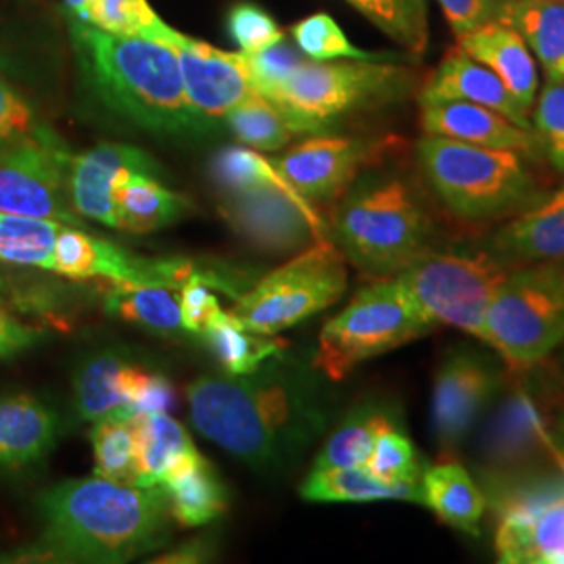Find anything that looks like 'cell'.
Instances as JSON below:
<instances>
[{
    "label": "cell",
    "instance_id": "19",
    "mask_svg": "<svg viewBox=\"0 0 564 564\" xmlns=\"http://www.w3.org/2000/svg\"><path fill=\"white\" fill-rule=\"evenodd\" d=\"M421 128L426 137L517 151L529 160L542 153L535 130L523 128L502 113L475 102H421Z\"/></svg>",
    "mask_w": 564,
    "mask_h": 564
},
{
    "label": "cell",
    "instance_id": "47",
    "mask_svg": "<svg viewBox=\"0 0 564 564\" xmlns=\"http://www.w3.org/2000/svg\"><path fill=\"white\" fill-rule=\"evenodd\" d=\"M44 130L28 101L0 80V147L34 139Z\"/></svg>",
    "mask_w": 564,
    "mask_h": 564
},
{
    "label": "cell",
    "instance_id": "4",
    "mask_svg": "<svg viewBox=\"0 0 564 564\" xmlns=\"http://www.w3.org/2000/svg\"><path fill=\"white\" fill-rule=\"evenodd\" d=\"M431 216L402 178L356 184L333 220V242L370 279L398 276L431 249Z\"/></svg>",
    "mask_w": 564,
    "mask_h": 564
},
{
    "label": "cell",
    "instance_id": "10",
    "mask_svg": "<svg viewBox=\"0 0 564 564\" xmlns=\"http://www.w3.org/2000/svg\"><path fill=\"white\" fill-rule=\"evenodd\" d=\"M51 272L74 282L101 279L113 284H163L176 289L184 282L202 279L216 291L228 293L232 300L241 297L249 289V279L241 274V270L184 258H144L86 232L84 226L69 224L61 228Z\"/></svg>",
    "mask_w": 564,
    "mask_h": 564
},
{
    "label": "cell",
    "instance_id": "53",
    "mask_svg": "<svg viewBox=\"0 0 564 564\" xmlns=\"http://www.w3.org/2000/svg\"><path fill=\"white\" fill-rule=\"evenodd\" d=\"M63 2L67 7V15H72V18H80L88 4V0H63Z\"/></svg>",
    "mask_w": 564,
    "mask_h": 564
},
{
    "label": "cell",
    "instance_id": "20",
    "mask_svg": "<svg viewBox=\"0 0 564 564\" xmlns=\"http://www.w3.org/2000/svg\"><path fill=\"white\" fill-rule=\"evenodd\" d=\"M489 251L508 268L524 263H564V184L512 216L494 235Z\"/></svg>",
    "mask_w": 564,
    "mask_h": 564
},
{
    "label": "cell",
    "instance_id": "33",
    "mask_svg": "<svg viewBox=\"0 0 564 564\" xmlns=\"http://www.w3.org/2000/svg\"><path fill=\"white\" fill-rule=\"evenodd\" d=\"M197 339L226 375H251L272 358H281L286 347L284 341L245 328L230 312H223Z\"/></svg>",
    "mask_w": 564,
    "mask_h": 564
},
{
    "label": "cell",
    "instance_id": "7",
    "mask_svg": "<svg viewBox=\"0 0 564 564\" xmlns=\"http://www.w3.org/2000/svg\"><path fill=\"white\" fill-rule=\"evenodd\" d=\"M431 330L398 276L375 279L324 324L312 366L326 379L343 381L360 364L416 341Z\"/></svg>",
    "mask_w": 564,
    "mask_h": 564
},
{
    "label": "cell",
    "instance_id": "21",
    "mask_svg": "<svg viewBox=\"0 0 564 564\" xmlns=\"http://www.w3.org/2000/svg\"><path fill=\"white\" fill-rule=\"evenodd\" d=\"M57 412L28 393H0V473L39 464L59 440Z\"/></svg>",
    "mask_w": 564,
    "mask_h": 564
},
{
    "label": "cell",
    "instance_id": "18",
    "mask_svg": "<svg viewBox=\"0 0 564 564\" xmlns=\"http://www.w3.org/2000/svg\"><path fill=\"white\" fill-rule=\"evenodd\" d=\"M370 155L360 139L312 137L274 160L276 170L307 202H333L354 184Z\"/></svg>",
    "mask_w": 564,
    "mask_h": 564
},
{
    "label": "cell",
    "instance_id": "44",
    "mask_svg": "<svg viewBox=\"0 0 564 564\" xmlns=\"http://www.w3.org/2000/svg\"><path fill=\"white\" fill-rule=\"evenodd\" d=\"M276 174V165L245 147L223 149L212 162V178L223 195L239 193Z\"/></svg>",
    "mask_w": 564,
    "mask_h": 564
},
{
    "label": "cell",
    "instance_id": "1",
    "mask_svg": "<svg viewBox=\"0 0 564 564\" xmlns=\"http://www.w3.org/2000/svg\"><path fill=\"white\" fill-rule=\"evenodd\" d=\"M274 360L251 375H203L186 389L197 433L258 473L289 463L323 423L312 387Z\"/></svg>",
    "mask_w": 564,
    "mask_h": 564
},
{
    "label": "cell",
    "instance_id": "39",
    "mask_svg": "<svg viewBox=\"0 0 564 564\" xmlns=\"http://www.w3.org/2000/svg\"><path fill=\"white\" fill-rule=\"evenodd\" d=\"M387 419L389 414L377 408L356 410L345 423L333 431L314 466H366L375 437Z\"/></svg>",
    "mask_w": 564,
    "mask_h": 564
},
{
    "label": "cell",
    "instance_id": "28",
    "mask_svg": "<svg viewBox=\"0 0 564 564\" xmlns=\"http://www.w3.org/2000/svg\"><path fill=\"white\" fill-rule=\"evenodd\" d=\"M300 496L314 505H368L384 500L421 505V484L383 481L364 466H314L300 487Z\"/></svg>",
    "mask_w": 564,
    "mask_h": 564
},
{
    "label": "cell",
    "instance_id": "15",
    "mask_svg": "<svg viewBox=\"0 0 564 564\" xmlns=\"http://www.w3.org/2000/svg\"><path fill=\"white\" fill-rule=\"evenodd\" d=\"M505 377L498 364L473 347L445 354L433 379L431 421L444 452L458 449L468 440L485 410L498 398Z\"/></svg>",
    "mask_w": 564,
    "mask_h": 564
},
{
    "label": "cell",
    "instance_id": "49",
    "mask_svg": "<svg viewBox=\"0 0 564 564\" xmlns=\"http://www.w3.org/2000/svg\"><path fill=\"white\" fill-rule=\"evenodd\" d=\"M48 337L44 324L28 323L0 305V362L20 358Z\"/></svg>",
    "mask_w": 564,
    "mask_h": 564
},
{
    "label": "cell",
    "instance_id": "32",
    "mask_svg": "<svg viewBox=\"0 0 564 564\" xmlns=\"http://www.w3.org/2000/svg\"><path fill=\"white\" fill-rule=\"evenodd\" d=\"M197 449L188 431L167 412L137 414V481L139 487L162 484L163 477Z\"/></svg>",
    "mask_w": 564,
    "mask_h": 564
},
{
    "label": "cell",
    "instance_id": "3",
    "mask_svg": "<svg viewBox=\"0 0 564 564\" xmlns=\"http://www.w3.org/2000/svg\"><path fill=\"white\" fill-rule=\"evenodd\" d=\"M67 18L82 69L107 107L158 134L207 130L188 105L174 48L139 36L109 34Z\"/></svg>",
    "mask_w": 564,
    "mask_h": 564
},
{
    "label": "cell",
    "instance_id": "13",
    "mask_svg": "<svg viewBox=\"0 0 564 564\" xmlns=\"http://www.w3.org/2000/svg\"><path fill=\"white\" fill-rule=\"evenodd\" d=\"M220 209L239 237L270 256H295L326 241V224L314 203L284 181L279 170L265 182L223 195Z\"/></svg>",
    "mask_w": 564,
    "mask_h": 564
},
{
    "label": "cell",
    "instance_id": "50",
    "mask_svg": "<svg viewBox=\"0 0 564 564\" xmlns=\"http://www.w3.org/2000/svg\"><path fill=\"white\" fill-rule=\"evenodd\" d=\"M502 2L505 0H437L456 39L487 21L498 20Z\"/></svg>",
    "mask_w": 564,
    "mask_h": 564
},
{
    "label": "cell",
    "instance_id": "45",
    "mask_svg": "<svg viewBox=\"0 0 564 564\" xmlns=\"http://www.w3.org/2000/svg\"><path fill=\"white\" fill-rule=\"evenodd\" d=\"M121 391L126 398L123 410L128 412H170L176 405V389L172 381L162 372H153L134 360L121 372Z\"/></svg>",
    "mask_w": 564,
    "mask_h": 564
},
{
    "label": "cell",
    "instance_id": "12",
    "mask_svg": "<svg viewBox=\"0 0 564 564\" xmlns=\"http://www.w3.org/2000/svg\"><path fill=\"white\" fill-rule=\"evenodd\" d=\"M552 384L529 381L510 391L496 405L489 423L485 424L479 442V460L489 491L531 475L533 464L542 456L556 454L554 416L550 414ZM558 456V454H556Z\"/></svg>",
    "mask_w": 564,
    "mask_h": 564
},
{
    "label": "cell",
    "instance_id": "26",
    "mask_svg": "<svg viewBox=\"0 0 564 564\" xmlns=\"http://www.w3.org/2000/svg\"><path fill=\"white\" fill-rule=\"evenodd\" d=\"M172 519L181 527H202L228 510V489L220 473L197 449L186 454L162 479Z\"/></svg>",
    "mask_w": 564,
    "mask_h": 564
},
{
    "label": "cell",
    "instance_id": "16",
    "mask_svg": "<svg viewBox=\"0 0 564 564\" xmlns=\"http://www.w3.org/2000/svg\"><path fill=\"white\" fill-rule=\"evenodd\" d=\"M162 44L174 48L188 105L207 126L245 101L253 88L228 51L203 44L167 28Z\"/></svg>",
    "mask_w": 564,
    "mask_h": 564
},
{
    "label": "cell",
    "instance_id": "42",
    "mask_svg": "<svg viewBox=\"0 0 564 564\" xmlns=\"http://www.w3.org/2000/svg\"><path fill=\"white\" fill-rule=\"evenodd\" d=\"M230 57L241 67L251 88L265 99H270L303 63L297 51L282 41L258 53H230Z\"/></svg>",
    "mask_w": 564,
    "mask_h": 564
},
{
    "label": "cell",
    "instance_id": "25",
    "mask_svg": "<svg viewBox=\"0 0 564 564\" xmlns=\"http://www.w3.org/2000/svg\"><path fill=\"white\" fill-rule=\"evenodd\" d=\"M116 218L118 230L132 235L158 232L172 224L181 223L191 214L193 203L184 195L167 188L155 174L139 170H123L116 186Z\"/></svg>",
    "mask_w": 564,
    "mask_h": 564
},
{
    "label": "cell",
    "instance_id": "35",
    "mask_svg": "<svg viewBox=\"0 0 564 564\" xmlns=\"http://www.w3.org/2000/svg\"><path fill=\"white\" fill-rule=\"evenodd\" d=\"M224 120L239 141L256 151H281L282 147L303 134L302 128L282 107L256 90L232 107Z\"/></svg>",
    "mask_w": 564,
    "mask_h": 564
},
{
    "label": "cell",
    "instance_id": "52",
    "mask_svg": "<svg viewBox=\"0 0 564 564\" xmlns=\"http://www.w3.org/2000/svg\"><path fill=\"white\" fill-rule=\"evenodd\" d=\"M552 435H554V445H556V454L564 463V403L558 408L556 416H554V426H552Z\"/></svg>",
    "mask_w": 564,
    "mask_h": 564
},
{
    "label": "cell",
    "instance_id": "9",
    "mask_svg": "<svg viewBox=\"0 0 564 564\" xmlns=\"http://www.w3.org/2000/svg\"><path fill=\"white\" fill-rule=\"evenodd\" d=\"M508 270L491 251L429 249L398 281L433 330L452 326L484 341L487 307Z\"/></svg>",
    "mask_w": 564,
    "mask_h": 564
},
{
    "label": "cell",
    "instance_id": "34",
    "mask_svg": "<svg viewBox=\"0 0 564 564\" xmlns=\"http://www.w3.org/2000/svg\"><path fill=\"white\" fill-rule=\"evenodd\" d=\"M90 444L97 477L116 484L137 481V412L116 410L93 423Z\"/></svg>",
    "mask_w": 564,
    "mask_h": 564
},
{
    "label": "cell",
    "instance_id": "27",
    "mask_svg": "<svg viewBox=\"0 0 564 564\" xmlns=\"http://www.w3.org/2000/svg\"><path fill=\"white\" fill-rule=\"evenodd\" d=\"M421 505L442 523L468 535L481 533L487 498L466 466L454 460L424 468L421 477Z\"/></svg>",
    "mask_w": 564,
    "mask_h": 564
},
{
    "label": "cell",
    "instance_id": "6",
    "mask_svg": "<svg viewBox=\"0 0 564 564\" xmlns=\"http://www.w3.org/2000/svg\"><path fill=\"white\" fill-rule=\"evenodd\" d=\"M487 343L512 372L545 362L564 345V263L514 265L485 314Z\"/></svg>",
    "mask_w": 564,
    "mask_h": 564
},
{
    "label": "cell",
    "instance_id": "24",
    "mask_svg": "<svg viewBox=\"0 0 564 564\" xmlns=\"http://www.w3.org/2000/svg\"><path fill=\"white\" fill-rule=\"evenodd\" d=\"M55 272L0 260V305L32 323L69 328L80 307V291Z\"/></svg>",
    "mask_w": 564,
    "mask_h": 564
},
{
    "label": "cell",
    "instance_id": "51",
    "mask_svg": "<svg viewBox=\"0 0 564 564\" xmlns=\"http://www.w3.org/2000/svg\"><path fill=\"white\" fill-rule=\"evenodd\" d=\"M214 554L212 540L209 538H197V540H188L184 544L174 547L172 552H165L160 558H155L153 563L162 564H191L205 563L209 561Z\"/></svg>",
    "mask_w": 564,
    "mask_h": 564
},
{
    "label": "cell",
    "instance_id": "23",
    "mask_svg": "<svg viewBox=\"0 0 564 564\" xmlns=\"http://www.w3.org/2000/svg\"><path fill=\"white\" fill-rule=\"evenodd\" d=\"M458 48L484 63L531 113L540 93V65L523 36L502 20H491L458 36Z\"/></svg>",
    "mask_w": 564,
    "mask_h": 564
},
{
    "label": "cell",
    "instance_id": "46",
    "mask_svg": "<svg viewBox=\"0 0 564 564\" xmlns=\"http://www.w3.org/2000/svg\"><path fill=\"white\" fill-rule=\"evenodd\" d=\"M228 32L245 53H258L284 39L281 28L263 9L241 2L228 13Z\"/></svg>",
    "mask_w": 564,
    "mask_h": 564
},
{
    "label": "cell",
    "instance_id": "38",
    "mask_svg": "<svg viewBox=\"0 0 564 564\" xmlns=\"http://www.w3.org/2000/svg\"><path fill=\"white\" fill-rule=\"evenodd\" d=\"M78 20L118 36H139L162 42L167 23H163L147 0H88Z\"/></svg>",
    "mask_w": 564,
    "mask_h": 564
},
{
    "label": "cell",
    "instance_id": "40",
    "mask_svg": "<svg viewBox=\"0 0 564 564\" xmlns=\"http://www.w3.org/2000/svg\"><path fill=\"white\" fill-rule=\"evenodd\" d=\"M364 468L383 481L421 484L426 466L416 445L403 433L402 426L389 416L375 437L370 458Z\"/></svg>",
    "mask_w": 564,
    "mask_h": 564
},
{
    "label": "cell",
    "instance_id": "22",
    "mask_svg": "<svg viewBox=\"0 0 564 564\" xmlns=\"http://www.w3.org/2000/svg\"><path fill=\"white\" fill-rule=\"evenodd\" d=\"M419 101L475 102L533 130L531 113L510 95L505 82L489 67H485L484 63L466 55L463 48H454L445 55L433 76L424 84Z\"/></svg>",
    "mask_w": 564,
    "mask_h": 564
},
{
    "label": "cell",
    "instance_id": "41",
    "mask_svg": "<svg viewBox=\"0 0 564 564\" xmlns=\"http://www.w3.org/2000/svg\"><path fill=\"white\" fill-rule=\"evenodd\" d=\"M291 34L297 48L312 61H391L395 57L393 53H375L356 46L328 13H314L295 23Z\"/></svg>",
    "mask_w": 564,
    "mask_h": 564
},
{
    "label": "cell",
    "instance_id": "31",
    "mask_svg": "<svg viewBox=\"0 0 564 564\" xmlns=\"http://www.w3.org/2000/svg\"><path fill=\"white\" fill-rule=\"evenodd\" d=\"M132 356L121 347H105L82 358L74 370V408L82 421L95 423L126 405L121 372Z\"/></svg>",
    "mask_w": 564,
    "mask_h": 564
},
{
    "label": "cell",
    "instance_id": "17",
    "mask_svg": "<svg viewBox=\"0 0 564 564\" xmlns=\"http://www.w3.org/2000/svg\"><path fill=\"white\" fill-rule=\"evenodd\" d=\"M123 170H139L160 176V165L139 147L102 142L67 162V193L82 220H95L118 228L113 186Z\"/></svg>",
    "mask_w": 564,
    "mask_h": 564
},
{
    "label": "cell",
    "instance_id": "48",
    "mask_svg": "<svg viewBox=\"0 0 564 564\" xmlns=\"http://www.w3.org/2000/svg\"><path fill=\"white\" fill-rule=\"evenodd\" d=\"M178 293H181L182 324L193 335V339H197L203 330L224 312L220 300L216 297V289L202 279H193L184 282Z\"/></svg>",
    "mask_w": 564,
    "mask_h": 564
},
{
    "label": "cell",
    "instance_id": "14",
    "mask_svg": "<svg viewBox=\"0 0 564 564\" xmlns=\"http://www.w3.org/2000/svg\"><path fill=\"white\" fill-rule=\"evenodd\" d=\"M69 155L51 130L0 147V214L84 226L67 193Z\"/></svg>",
    "mask_w": 564,
    "mask_h": 564
},
{
    "label": "cell",
    "instance_id": "43",
    "mask_svg": "<svg viewBox=\"0 0 564 564\" xmlns=\"http://www.w3.org/2000/svg\"><path fill=\"white\" fill-rule=\"evenodd\" d=\"M531 121L542 153L564 174V80H547L540 88Z\"/></svg>",
    "mask_w": 564,
    "mask_h": 564
},
{
    "label": "cell",
    "instance_id": "11",
    "mask_svg": "<svg viewBox=\"0 0 564 564\" xmlns=\"http://www.w3.org/2000/svg\"><path fill=\"white\" fill-rule=\"evenodd\" d=\"M402 67L387 61H303L270 97L303 134H316L343 113L393 97L403 86Z\"/></svg>",
    "mask_w": 564,
    "mask_h": 564
},
{
    "label": "cell",
    "instance_id": "30",
    "mask_svg": "<svg viewBox=\"0 0 564 564\" xmlns=\"http://www.w3.org/2000/svg\"><path fill=\"white\" fill-rule=\"evenodd\" d=\"M498 20L523 36L547 80H564V0H505Z\"/></svg>",
    "mask_w": 564,
    "mask_h": 564
},
{
    "label": "cell",
    "instance_id": "8",
    "mask_svg": "<svg viewBox=\"0 0 564 564\" xmlns=\"http://www.w3.org/2000/svg\"><path fill=\"white\" fill-rule=\"evenodd\" d=\"M345 262L335 242H314L249 286L235 300L230 314L245 328L276 337L341 300L347 289Z\"/></svg>",
    "mask_w": 564,
    "mask_h": 564
},
{
    "label": "cell",
    "instance_id": "29",
    "mask_svg": "<svg viewBox=\"0 0 564 564\" xmlns=\"http://www.w3.org/2000/svg\"><path fill=\"white\" fill-rule=\"evenodd\" d=\"M102 307L113 318L172 341L193 337L182 324L181 293L176 286L113 284L102 295Z\"/></svg>",
    "mask_w": 564,
    "mask_h": 564
},
{
    "label": "cell",
    "instance_id": "5",
    "mask_svg": "<svg viewBox=\"0 0 564 564\" xmlns=\"http://www.w3.org/2000/svg\"><path fill=\"white\" fill-rule=\"evenodd\" d=\"M416 158L437 199L464 223L506 220L542 199L523 153L424 134Z\"/></svg>",
    "mask_w": 564,
    "mask_h": 564
},
{
    "label": "cell",
    "instance_id": "37",
    "mask_svg": "<svg viewBox=\"0 0 564 564\" xmlns=\"http://www.w3.org/2000/svg\"><path fill=\"white\" fill-rule=\"evenodd\" d=\"M410 55H424L429 46L426 0H347Z\"/></svg>",
    "mask_w": 564,
    "mask_h": 564
},
{
    "label": "cell",
    "instance_id": "2",
    "mask_svg": "<svg viewBox=\"0 0 564 564\" xmlns=\"http://www.w3.org/2000/svg\"><path fill=\"white\" fill-rule=\"evenodd\" d=\"M48 563H128L170 542L172 512L162 485L67 479L39 498Z\"/></svg>",
    "mask_w": 564,
    "mask_h": 564
},
{
    "label": "cell",
    "instance_id": "36",
    "mask_svg": "<svg viewBox=\"0 0 564 564\" xmlns=\"http://www.w3.org/2000/svg\"><path fill=\"white\" fill-rule=\"evenodd\" d=\"M63 226L46 218L0 214V260L51 272L55 242Z\"/></svg>",
    "mask_w": 564,
    "mask_h": 564
}]
</instances>
